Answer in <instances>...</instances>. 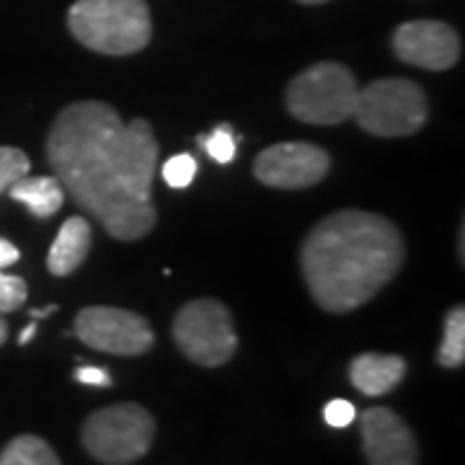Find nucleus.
<instances>
[{
  "mask_svg": "<svg viewBox=\"0 0 465 465\" xmlns=\"http://www.w3.org/2000/svg\"><path fill=\"white\" fill-rule=\"evenodd\" d=\"M29 155L18 148H5L0 145V194H5L18 179L29 173Z\"/></svg>",
  "mask_w": 465,
  "mask_h": 465,
  "instance_id": "f3484780",
  "label": "nucleus"
},
{
  "mask_svg": "<svg viewBox=\"0 0 465 465\" xmlns=\"http://www.w3.org/2000/svg\"><path fill=\"white\" fill-rule=\"evenodd\" d=\"M173 339L186 360L202 367L225 365L238 349L231 311L213 298L186 302L173 318Z\"/></svg>",
  "mask_w": 465,
  "mask_h": 465,
  "instance_id": "0eeeda50",
  "label": "nucleus"
},
{
  "mask_svg": "<svg viewBox=\"0 0 465 465\" xmlns=\"http://www.w3.org/2000/svg\"><path fill=\"white\" fill-rule=\"evenodd\" d=\"M54 311H57V305H47V308H42V311H36V308H34V311H32V313H29V316H32L34 321H39V318L52 316Z\"/></svg>",
  "mask_w": 465,
  "mask_h": 465,
  "instance_id": "393cba45",
  "label": "nucleus"
},
{
  "mask_svg": "<svg viewBox=\"0 0 465 465\" xmlns=\"http://www.w3.org/2000/svg\"><path fill=\"white\" fill-rule=\"evenodd\" d=\"M21 259V251L11 243V241H5V238H0V269H8V266H14Z\"/></svg>",
  "mask_w": 465,
  "mask_h": 465,
  "instance_id": "5701e85b",
  "label": "nucleus"
},
{
  "mask_svg": "<svg viewBox=\"0 0 465 465\" xmlns=\"http://www.w3.org/2000/svg\"><path fill=\"white\" fill-rule=\"evenodd\" d=\"M351 116L375 137H409L427 124V94L406 78H382L357 94Z\"/></svg>",
  "mask_w": 465,
  "mask_h": 465,
  "instance_id": "39448f33",
  "label": "nucleus"
},
{
  "mask_svg": "<svg viewBox=\"0 0 465 465\" xmlns=\"http://www.w3.org/2000/svg\"><path fill=\"white\" fill-rule=\"evenodd\" d=\"M34 333H36V321H34V323H29V326L21 331V336H18V344H21V347H26V344H29V341L34 339Z\"/></svg>",
  "mask_w": 465,
  "mask_h": 465,
  "instance_id": "b1692460",
  "label": "nucleus"
},
{
  "mask_svg": "<svg viewBox=\"0 0 465 465\" xmlns=\"http://www.w3.org/2000/svg\"><path fill=\"white\" fill-rule=\"evenodd\" d=\"M302 5H323V3H329V0H298Z\"/></svg>",
  "mask_w": 465,
  "mask_h": 465,
  "instance_id": "bb28decb",
  "label": "nucleus"
},
{
  "mask_svg": "<svg viewBox=\"0 0 465 465\" xmlns=\"http://www.w3.org/2000/svg\"><path fill=\"white\" fill-rule=\"evenodd\" d=\"M349 378L351 385L365 393V396H385L393 388H399L401 381L406 378V360L399 354H378V351H365L351 360L349 365Z\"/></svg>",
  "mask_w": 465,
  "mask_h": 465,
  "instance_id": "f8f14e48",
  "label": "nucleus"
},
{
  "mask_svg": "<svg viewBox=\"0 0 465 465\" xmlns=\"http://www.w3.org/2000/svg\"><path fill=\"white\" fill-rule=\"evenodd\" d=\"M122 116L112 104L78 101L63 109L50 137L47 161L54 179L116 241H137L155 228V204L133 200L122 171Z\"/></svg>",
  "mask_w": 465,
  "mask_h": 465,
  "instance_id": "f257e3e1",
  "label": "nucleus"
},
{
  "mask_svg": "<svg viewBox=\"0 0 465 465\" xmlns=\"http://www.w3.org/2000/svg\"><path fill=\"white\" fill-rule=\"evenodd\" d=\"M5 339H8V323H5V321L0 318V347L5 344Z\"/></svg>",
  "mask_w": 465,
  "mask_h": 465,
  "instance_id": "a878e982",
  "label": "nucleus"
},
{
  "mask_svg": "<svg viewBox=\"0 0 465 465\" xmlns=\"http://www.w3.org/2000/svg\"><path fill=\"white\" fill-rule=\"evenodd\" d=\"M406 243L399 228L375 213L341 210L308 232L300 264L318 305L349 313L365 305L399 274Z\"/></svg>",
  "mask_w": 465,
  "mask_h": 465,
  "instance_id": "f03ea898",
  "label": "nucleus"
},
{
  "mask_svg": "<svg viewBox=\"0 0 465 465\" xmlns=\"http://www.w3.org/2000/svg\"><path fill=\"white\" fill-rule=\"evenodd\" d=\"M362 450L370 465H419L414 432L396 411L375 406L360 421Z\"/></svg>",
  "mask_w": 465,
  "mask_h": 465,
  "instance_id": "9b49d317",
  "label": "nucleus"
},
{
  "mask_svg": "<svg viewBox=\"0 0 465 465\" xmlns=\"http://www.w3.org/2000/svg\"><path fill=\"white\" fill-rule=\"evenodd\" d=\"M161 173H163V182L171 189H186L197 176V161L189 153H179V155L168 158L163 168H161Z\"/></svg>",
  "mask_w": 465,
  "mask_h": 465,
  "instance_id": "6ab92c4d",
  "label": "nucleus"
},
{
  "mask_svg": "<svg viewBox=\"0 0 465 465\" xmlns=\"http://www.w3.org/2000/svg\"><path fill=\"white\" fill-rule=\"evenodd\" d=\"M0 465H63L47 440L21 434L0 452Z\"/></svg>",
  "mask_w": 465,
  "mask_h": 465,
  "instance_id": "2eb2a0df",
  "label": "nucleus"
},
{
  "mask_svg": "<svg viewBox=\"0 0 465 465\" xmlns=\"http://www.w3.org/2000/svg\"><path fill=\"white\" fill-rule=\"evenodd\" d=\"M75 381L84 382V385H94V388H109L112 385V378L104 367L84 365L75 370Z\"/></svg>",
  "mask_w": 465,
  "mask_h": 465,
  "instance_id": "4be33fe9",
  "label": "nucleus"
},
{
  "mask_svg": "<svg viewBox=\"0 0 465 465\" xmlns=\"http://www.w3.org/2000/svg\"><path fill=\"white\" fill-rule=\"evenodd\" d=\"M73 36L101 54H134L150 42V11L145 0H75L67 11Z\"/></svg>",
  "mask_w": 465,
  "mask_h": 465,
  "instance_id": "7ed1b4c3",
  "label": "nucleus"
},
{
  "mask_svg": "<svg viewBox=\"0 0 465 465\" xmlns=\"http://www.w3.org/2000/svg\"><path fill=\"white\" fill-rule=\"evenodd\" d=\"M357 94L360 85L349 67L341 63H316L290 81L284 104L300 122L331 127L351 116Z\"/></svg>",
  "mask_w": 465,
  "mask_h": 465,
  "instance_id": "20e7f679",
  "label": "nucleus"
},
{
  "mask_svg": "<svg viewBox=\"0 0 465 465\" xmlns=\"http://www.w3.org/2000/svg\"><path fill=\"white\" fill-rule=\"evenodd\" d=\"M200 145L215 163H223V166L232 163L235 158V137H232L231 124H220L210 134H202Z\"/></svg>",
  "mask_w": 465,
  "mask_h": 465,
  "instance_id": "a211bd4d",
  "label": "nucleus"
},
{
  "mask_svg": "<svg viewBox=\"0 0 465 465\" xmlns=\"http://www.w3.org/2000/svg\"><path fill=\"white\" fill-rule=\"evenodd\" d=\"M84 448L106 465H127L148 455L155 437V419L140 403H114L85 419Z\"/></svg>",
  "mask_w": 465,
  "mask_h": 465,
  "instance_id": "423d86ee",
  "label": "nucleus"
},
{
  "mask_svg": "<svg viewBox=\"0 0 465 465\" xmlns=\"http://www.w3.org/2000/svg\"><path fill=\"white\" fill-rule=\"evenodd\" d=\"M396 57L421 70H448L460 60V34L445 21L419 18L401 24L393 34Z\"/></svg>",
  "mask_w": 465,
  "mask_h": 465,
  "instance_id": "9d476101",
  "label": "nucleus"
},
{
  "mask_svg": "<svg viewBox=\"0 0 465 465\" xmlns=\"http://www.w3.org/2000/svg\"><path fill=\"white\" fill-rule=\"evenodd\" d=\"M437 362L442 367H463L465 362V308L455 305L445 318V336L437 351Z\"/></svg>",
  "mask_w": 465,
  "mask_h": 465,
  "instance_id": "dca6fc26",
  "label": "nucleus"
},
{
  "mask_svg": "<svg viewBox=\"0 0 465 465\" xmlns=\"http://www.w3.org/2000/svg\"><path fill=\"white\" fill-rule=\"evenodd\" d=\"M331 171V158L313 143H280L262 150L253 161V176L272 189H308Z\"/></svg>",
  "mask_w": 465,
  "mask_h": 465,
  "instance_id": "1a4fd4ad",
  "label": "nucleus"
},
{
  "mask_svg": "<svg viewBox=\"0 0 465 465\" xmlns=\"http://www.w3.org/2000/svg\"><path fill=\"white\" fill-rule=\"evenodd\" d=\"M91 251V225L81 215L67 217L57 232L50 253H47V269L54 277H67L84 264Z\"/></svg>",
  "mask_w": 465,
  "mask_h": 465,
  "instance_id": "ddd939ff",
  "label": "nucleus"
},
{
  "mask_svg": "<svg viewBox=\"0 0 465 465\" xmlns=\"http://www.w3.org/2000/svg\"><path fill=\"white\" fill-rule=\"evenodd\" d=\"M354 416H357L354 403H349V401L344 399L329 401V403H326V409H323V419H326V424H329V427H336V430H344V427H349V424L354 421Z\"/></svg>",
  "mask_w": 465,
  "mask_h": 465,
  "instance_id": "412c9836",
  "label": "nucleus"
},
{
  "mask_svg": "<svg viewBox=\"0 0 465 465\" xmlns=\"http://www.w3.org/2000/svg\"><path fill=\"white\" fill-rule=\"evenodd\" d=\"M8 194L16 202H21L34 217H52L65 202V192L63 183L54 176H24L18 179Z\"/></svg>",
  "mask_w": 465,
  "mask_h": 465,
  "instance_id": "4468645a",
  "label": "nucleus"
},
{
  "mask_svg": "<svg viewBox=\"0 0 465 465\" xmlns=\"http://www.w3.org/2000/svg\"><path fill=\"white\" fill-rule=\"evenodd\" d=\"M75 336L85 347L116 354V357H137L155 344V333L143 316L124 308L91 305L75 316Z\"/></svg>",
  "mask_w": 465,
  "mask_h": 465,
  "instance_id": "6e6552de",
  "label": "nucleus"
},
{
  "mask_svg": "<svg viewBox=\"0 0 465 465\" xmlns=\"http://www.w3.org/2000/svg\"><path fill=\"white\" fill-rule=\"evenodd\" d=\"M29 295L26 282L16 277V274H3L0 269V313H14L18 311Z\"/></svg>",
  "mask_w": 465,
  "mask_h": 465,
  "instance_id": "aec40b11",
  "label": "nucleus"
}]
</instances>
